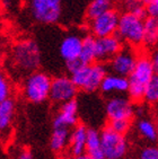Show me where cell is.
<instances>
[{"label": "cell", "instance_id": "6da1fadb", "mask_svg": "<svg viewBox=\"0 0 158 159\" xmlns=\"http://www.w3.org/2000/svg\"><path fill=\"white\" fill-rule=\"evenodd\" d=\"M41 50L36 42L32 39L21 40L14 44L10 52V62L12 69L23 76L39 70L41 67Z\"/></svg>", "mask_w": 158, "mask_h": 159}, {"label": "cell", "instance_id": "7a4b0ae2", "mask_svg": "<svg viewBox=\"0 0 158 159\" xmlns=\"http://www.w3.org/2000/svg\"><path fill=\"white\" fill-rule=\"evenodd\" d=\"M155 76L150 55L140 54L137 57L133 70L128 76V95L132 103L141 104L143 102V94L147 84Z\"/></svg>", "mask_w": 158, "mask_h": 159}, {"label": "cell", "instance_id": "3957f363", "mask_svg": "<svg viewBox=\"0 0 158 159\" xmlns=\"http://www.w3.org/2000/svg\"><path fill=\"white\" fill-rule=\"evenodd\" d=\"M106 75V66L100 62H94L91 64H80L76 70L70 72L69 77L78 90L95 93L100 90L102 80Z\"/></svg>", "mask_w": 158, "mask_h": 159}, {"label": "cell", "instance_id": "277c9868", "mask_svg": "<svg viewBox=\"0 0 158 159\" xmlns=\"http://www.w3.org/2000/svg\"><path fill=\"white\" fill-rule=\"evenodd\" d=\"M52 78L44 71L36 70L24 77L21 92L25 101L32 104H42L49 99Z\"/></svg>", "mask_w": 158, "mask_h": 159}, {"label": "cell", "instance_id": "5b68a950", "mask_svg": "<svg viewBox=\"0 0 158 159\" xmlns=\"http://www.w3.org/2000/svg\"><path fill=\"white\" fill-rule=\"evenodd\" d=\"M143 20L133 14L123 12L120 15L116 35L133 49L143 45Z\"/></svg>", "mask_w": 158, "mask_h": 159}, {"label": "cell", "instance_id": "8992f818", "mask_svg": "<svg viewBox=\"0 0 158 159\" xmlns=\"http://www.w3.org/2000/svg\"><path fill=\"white\" fill-rule=\"evenodd\" d=\"M28 9L36 23L57 24L62 15V0H28Z\"/></svg>", "mask_w": 158, "mask_h": 159}, {"label": "cell", "instance_id": "52a82bcc", "mask_svg": "<svg viewBox=\"0 0 158 159\" xmlns=\"http://www.w3.org/2000/svg\"><path fill=\"white\" fill-rule=\"evenodd\" d=\"M100 146L105 159L124 158L129 150V142L127 137L116 133L107 125L100 131Z\"/></svg>", "mask_w": 158, "mask_h": 159}, {"label": "cell", "instance_id": "ba28073f", "mask_svg": "<svg viewBox=\"0 0 158 159\" xmlns=\"http://www.w3.org/2000/svg\"><path fill=\"white\" fill-rule=\"evenodd\" d=\"M120 14L114 8L107 10L102 15L91 19L88 24L91 35L95 39L115 35L118 30Z\"/></svg>", "mask_w": 158, "mask_h": 159}, {"label": "cell", "instance_id": "9c48e42d", "mask_svg": "<svg viewBox=\"0 0 158 159\" xmlns=\"http://www.w3.org/2000/svg\"><path fill=\"white\" fill-rule=\"evenodd\" d=\"M77 88L69 76H58L52 78L49 99L54 104H63L66 102L76 99Z\"/></svg>", "mask_w": 158, "mask_h": 159}, {"label": "cell", "instance_id": "30bf717a", "mask_svg": "<svg viewBox=\"0 0 158 159\" xmlns=\"http://www.w3.org/2000/svg\"><path fill=\"white\" fill-rule=\"evenodd\" d=\"M134 105L125 95L109 97L105 104V114L111 120H132L134 116Z\"/></svg>", "mask_w": 158, "mask_h": 159}, {"label": "cell", "instance_id": "8fae6325", "mask_svg": "<svg viewBox=\"0 0 158 159\" xmlns=\"http://www.w3.org/2000/svg\"><path fill=\"white\" fill-rule=\"evenodd\" d=\"M136 51L131 46H123L120 52L116 53L109 61V68L111 72L122 77H127L133 70L134 64L137 61Z\"/></svg>", "mask_w": 158, "mask_h": 159}, {"label": "cell", "instance_id": "7c38bea8", "mask_svg": "<svg viewBox=\"0 0 158 159\" xmlns=\"http://www.w3.org/2000/svg\"><path fill=\"white\" fill-rule=\"evenodd\" d=\"M79 105L76 99L66 102L60 105L58 113L55 114L52 125L53 128L72 129L79 123Z\"/></svg>", "mask_w": 158, "mask_h": 159}, {"label": "cell", "instance_id": "4fadbf2b", "mask_svg": "<svg viewBox=\"0 0 158 159\" xmlns=\"http://www.w3.org/2000/svg\"><path fill=\"white\" fill-rule=\"evenodd\" d=\"M95 46H96V62L105 63L109 62L116 53L120 52V50L124 45L115 34L111 36L96 39Z\"/></svg>", "mask_w": 158, "mask_h": 159}, {"label": "cell", "instance_id": "5bb4252c", "mask_svg": "<svg viewBox=\"0 0 158 159\" xmlns=\"http://www.w3.org/2000/svg\"><path fill=\"white\" fill-rule=\"evenodd\" d=\"M16 115V101L9 97L0 103V140L10 135Z\"/></svg>", "mask_w": 158, "mask_h": 159}, {"label": "cell", "instance_id": "9a60e30c", "mask_svg": "<svg viewBox=\"0 0 158 159\" xmlns=\"http://www.w3.org/2000/svg\"><path fill=\"white\" fill-rule=\"evenodd\" d=\"M128 78L114 74H107L102 80L100 86V90L105 96L124 95L128 92Z\"/></svg>", "mask_w": 158, "mask_h": 159}, {"label": "cell", "instance_id": "2e32d148", "mask_svg": "<svg viewBox=\"0 0 158 159\" xmlns=\"http://www.w3.org/2000/svg\"><path fill=\"white\" fill-rule=\"evenodd\" d=\"M87 126L82 123H78L70 130L68 152L70 157L80 156L86 152V137H87Z\"/></svg>", "mask_w": 158, "mask_h": 159}, {"label": "cell", "instance_id": "e0dca14e", "mask_svg": "<svg viewBox=\"0 0 158 159\" xmlns=\"http://www.w3.org/2000/svg\"><path fill=\"white\" fill-rule=\"evenodd\" d=\"M82 39L76 34H69L64 36L59 45V52L61 58L66 62L78 60L81 50Z\"/></svg>", "mask_w": 158, "mask_h": 159}, {"label": "cell", "instance_id": "ac0fdd59", "mask_svg": "<svg viewBox=\"0 0 158 159\" xmlns=\"http://www.w3.org/2000/svg\"><path fill=\"white\" fill-rule=\"evenodd\" d=\"M85 153L91 159H105L100 146V132L94 128L87 129Z\"/></svg>", "mask_w": 158, "mask_h": 159}, {"label": "cell", "instance_id": "d6986e66", "mask_svg": "<svg viewBox=\"0 0 158 159\" xmlns=\"http://www.w3.org/2000/svg\"><path fill=\"white\" fill-rule=\"evenodd\" d=\"M136 128H137L138 134L146 141L148 142L157 141V125H156V121H154L152 119L147 117V115L140 116L136 124Z\"/></svg>", "mask_w": 158, "mask_h": 159}, {"label": "cell", "instance_id": "ffe728a7", "mask_svg": "<svg viewBox=\"0 0 158 159\" xmlns=\"http://www.w3.org/2000/svg\"><path fill=\"white\" fill-rule=\"evenodd\" d=\"M70 129L67 128H53L51 138H50V148L53 152L61 153L68 148L69 143Z\"/></svg>", "mask_w": 158, "mask_h": 159}, {"label": "cell", "instance_id": "44dd1931", "mask_svg": "<svg viewBox=\"0 0 158 159\" xmlns=\"http://www.w3.org/2000/svg\"><path fill=\"white\" fill-rule=\"evenodd\" d=\"M96 39L91 35H87L82 39L81 50L78 60L82 64H91L96 62Z\"/></svg>", "mask_w": 158, "mask_h": 159}, {"label": "cell", "instance_id": "7402d4cb", "mask_svg": "<svg viewBox=\"0 0 158 159\" xmlns=\"http://www.w3.org/2000/svg\"><path fill=\"white\" fill-rule=\"evenodd\" d=\"M143 44L149 48L158 44V23L150 16L143 20Z\"/></svg>", "mask_w": 158, "mask_h": 159}, {"label": "cell", "instance_id": "603a6c76", "mask_svg": "<svg viewBox=\"0 0 158 159\" xmlns=\"http://www.w3.org/2000/svg\"><path fill=\"white\" fill-rule=\"evenodd\" d=\"M113 0H91L86 9V18L91 19L102 15L113 8Z\"/></svg>", "mask_w": 158, "mask_h": 159}, {"label": "cell", "instance_id": "cb8c5ba5", "mask_svg": "<svg viewBox=\"0 0 158 159\" xmlns=\"http://www.w3.org/2000/svg\"><path fill=\"white\" fill-rule=\"evenodd\" d=\"M143 101L149 105H158V77L154 76L152 79L147 84Z\"/></svg>", "mask_w": 158, "mask_h": 159}, {"label": "cell", "instance_id": "d4e9b609", "mask_svg": "<svg viewBox=\"0 0 158 159\" xmlns=\"http://www.w3.org/2000/svg\"><path fill=\"white\" fill-rule=\"evenodd\" d=\"M122 3L125 8V12L133 14V15L143 19L147 17L146 5L141 0H124Z\"/></svg>", "mask_w": 158, "mask_h": 159}, {"label": "cell", "instance_id": "484cf974", "mask_svg": "<svg viewBox=\"0 0 158 159\" xmlns=\"http://www.w3.org/2000/svg\"><path fill=\"white\" fill-rule=\"evenodd\" d=\"M12 85L10 78L3 70L0 69V103L7 98L12 97Z\"/></svg>", "mask_w": 158, "mask_h": 159}, {"label": "cell", "instance_id": "4316f807", "mask_svg": "<svg viewBox=\"0 0 158 159\" xmlns=\"http://www.w3.org/2000/svg\"><path fill=\"white\" fill-rule=\"evenodd\" d=\"M107 126L116 133L125 135L131 129V120H111Z\"/></svg>", "mask_w": 158, "mask_h": 159}, {"label": "cell", "instance_id": "83f0119b", "mask_svg": "<svg viewBox=\"0 0 158 159\" xmlns=\"http://www.w3.org/2000/svg\"><path fill=\"white\" fill-rule=\"evenodd\" d=\"M138 159H158V146H146L140 150Z\"/></svg>", "mask_w": 158, "mask_h": 159}, {"label": "cell", "instance_id": "f1b7e54d", "mask_svg": "<svg viewBox=\"0 0 158 159\" xmlns=\"http://www.w3.org/2000/svg\"><path fill=\"white\" fill-rule=\"evenodd\" d=\"M147 16H150L155 18L158 23V0H151L148 3H146Z\"/></svg>", "mask_w": 158, "mask_h": 159}, {"label": "cell", "instance_id": "f546056e", "mask_svg": "<svg viewBox=\"0 0 158 159\" xmlns=\"http://www.w3.org/2000/svg\"><path fill=\"white\" fill-rule=\"evenodd\" d=\"M150 60H151L152 68H154V72L155 76L158 77V49H156L150 55Z\"/></svg>", "mask_w": 158, "mask_h": 159}, {"label": "cell", "instance_id": "4dcf8cb0", "mask_svg": "<svg viewBox=\"0 0 158 159\" xmlns=\"http://www.w3.org/2000/svg\"><path fill=\"white\" fill-rule=\"evenodd\" d=\"M15 159H34V158H33L32 152H30V150L24 149V150H21V151H19L18 155L16 156Z\"/></svg>", "mask_w": 158, "mask_h": 159}, {"label": "cell", "instance_id": "1f68e13d", "mask_svg": "<svg viewBox=\"0 0 158 159\" xmlns=\"http://www.w3.org/2000/svg\"><path fill=\"white\" fill-rule=\"evenodd\" d=\"M68 159H91L89 158L86 153H84V155H80V156H75V157H70V158Z\"/></svg>", "mask_w": 158, "mask_h": 159}, {"label": "cell", "instance_id": "d6a6232c", "mask_svg": "<svg viewBox=\"0 0 158 159\" xmlns=\"http://www.w3.org/2000/svg\"><path fill=\"white\" fill-rule=\"evenodd\" d=\"M3 60H5V53H3L2 49L0 48V68H1V66H2Z\"/></svg>", "mask_w": 158, "mask_h": 159}, {"label": "cell", "instance_id": "836d02e7", "mask_svg": "<svg viewBox=\"0 0 158 159\" xmlns=\"http://www.w3.org/2000/svg\"><path fill=\"white\" fill-rule=\"evenodd\" d=\"M124 0H113V2H123Z\"/></svg>", "mask_w": 158, "mask_h": 159}, {"label": "cell", "instance_id": "e575fe53", "mask_svg": "<svg viewBox=\"0 0 158 159\" xmlns=\"http://www.w3.org/2000/svg\"><path fill=\"white\" fill-rule=\"evenodd\" d=\"M156 125H157V141H158V120L156 121Z\"/></svg>", "mask_w": 158, "mask_h": 159}, {"label": "cell", "instance_id": "d590c367", "mask_svg": "<svg viewBox=\"0 0 158 159\" xmlns=\"http://www.w3.org/2000/svg\"><path fill=\"white\" fill-rule=\"evenodd\" d=\"M1 2H2V0H0V5H1Z\"/></svg>", "mask_w": 158, "mask_h": 159}, {"label": "cell", "instance_id": "8d00e7d4", "mask_svg": "<svg viewBox=\"0 0 158 159\" xmlns=\"http://www.w3.org/2000/svg\"><path fill=\"white\" fill-rule=\"evenodd\" d=\"M141 1H142V0H141Z\"/></svg>", "mask_w": 158, "mask_h": 159}]
</instances>
